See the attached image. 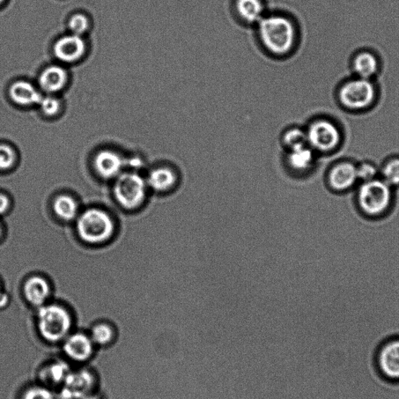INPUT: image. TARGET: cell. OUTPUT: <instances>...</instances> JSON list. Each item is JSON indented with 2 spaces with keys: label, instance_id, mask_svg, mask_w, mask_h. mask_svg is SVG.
I'll list each match as a JSON object with an SVG mask.
<instances>
[{
  "label": "cell",
  "instance_id": "cell-1",
  "mask_svg": "<svg viewBox=\"0 0 399 399\" xmlns=\"http://www.w3.org/2000/svg\"><path fill=\"white\" fill-rule=\"evenodd\" d=\"M256 27L262 47L272 56L286 57L297 49L299 30L290 17L280 13L265 14Z\"/></svg>",
  "mask_w": 399,
  "mask_h": 399
},
{
  "label": "cell",
  "instance_id": "cell-2",
  "mask_svg": "<svg viewBox=\"0 0 399 399\" xmlns=\"http://www.w3.org/2000/svg\"><path fill=\"white\" fill-rule=\"evenodd\" d=\"M379 99L380 88L376 80L352 75L342 80L336 90L337 104L352 114L369 112L378 105Z\"/></svg>",
  "mask_w": 399,
  "mask_h": 399
},
{
  "label": "cell",
  "instance_id": "cell-3",
  "mask_svg": "<svg viewBox=\"0 0 399 399\" xmlns=\"http://www.w3.org/2000/svg\"><path fill=\"white\" fill-rule=\"evenodd\" d=\"M354 199L362 216L379 219L388 215L395 202V189L379 178L359 183L354 190Z\"/></svg>",
  "mask_w": 399,
  "mask_h": 399
},
{
  "label": "cell",
  "instance_id": "cell-4",
  "mask_svg": "<svg viewBox=\"0 0 399 399\" xmlns=\"http://www.w3.org/2000/svg\"><path fill=\"white\" fill-rule=\"evenodd\" d=\"M305 130L307 144L319 156H331L342 150L345 131L335 118L317 116L308 123Z\"/></svg>",
  "mask_w": 399,
  "mask_h": 399
},
{
  "label": "cell",
  "instance_id": "cell-5",
  "mask_svg": "<svg viewBox=\"0 0 399 399\" xmlns=\"http://www.w3.org/2000/svg\"><path fill=\"white\" fill-rule=\"evenodd\" d=\"M37 326L43 340L49 343H63L71 333L73 320L68 310L57 305L39 307Z\"/></svg>",
  "mask_w": 399,
  "mask_h": 399
},
{
  "label": "cell",
  "instance_id": "cell-6",
  "mask_svg": "<svg viewBox=\"0 0 399 399\" xmlns=\"http://www.w3.org/2000/svg\"><path fill=\"white\" fill-rule=\"evenodd\" d=\"M79 236L90 243H99L108 240L114 233L113 221L105 211L88 209L81 215L77 223Z\"/></svg>",
  "mask_w": 399,
  "mask_h": 399
},
{
  "label": "cell",
  "instance_id": "cell-7",
  "mask_svg": "<svg viewBox=\"0 0 399 399\" xmlns=\"http://www.w3.org/2000/svg\"><path fill=\"white\" fill-rule=\"evenodd\" d=\"M328 188L337 194H345L357 187V161L351 158L336 159L331 162L324 174Z\"/></svg>",
  "mask_w": 399,
  "mask_h": 399
},
{
  "label": "cell",
  "instance_id": "cell-8",
  "mask_svg": "<svg viewBox=\"0 0 399 399\" xmlns=\"http://www.w3.org/2000/svg\"><path fill=\"white\" fill-rule=\"evenodd\" d=\"M147 182L135 173H123L118 176L115 183L114 195L116 201L125 209L137 208L145 201Z\"/></svg>",
  "mask_w": 399,
  "mask_h": 399
},
{
  "label": "cell",
  "instance_id": "cell-9",
  "mask_svg": "<svg viewBox=\"0 0 399 399\" xmlns=\"http://www.w3.org/2000/svg\"><path fill=\"white\" fill-rule=\"evenodd\" d=\"M376 366L383 379L399 381V337L388 339L379 346Z\"/></svg>",
  "mask_w": 399,
  "mask_h": 399
},
{
  "label": "cell",
  "instance_id": "cell-10",
  "mask_svg": "<svg viewBox=\"0 0 399 399\" xmlns=\"http://www.w3.org/2000/svg\"><path fill=\"white\" fill-rule=\"evenodd\" d=\"M352 75L369 80H376L382 70L379 54L371 49H360L350 59Z\"/></svg>",
  "mask_w": 399,
  "mask_h": 399
},
{
  "label": "cell",
  "instance_id": "cell-11",
  "mask_svg": "<svg viewBox=\"0 0 399 399\" xmlns=\"http://www.w3.org/2000/svg\"><path fill=\"white\" fill-rule=\"evenodd\" d=\"M94 344L90 335L83 332H71L63 341L66 357L76 363H85L93 356Z\"/></svg>",
  "mask_w": 399,
  "mask_h": 399
},
{
  "label": "cell",
  "instance_id": "cell-12",
  "mask_svg": "<svg viewBox=\"0 0 399 399\" xmlns=\"http://www.w3.org/2000/svg\"><path fill=\"white\" fill-rule=\"evenodd\" d=\"M86 51L87 43L83 36L71 33L59 39L54 47L55 57L65 63L78 62L85 56Z\"/></svg>",
  "mask_w": 399,
  "mask_h": 399
},
{
  "label": "cell",
  "instance_id": "cell-13",
  "mask_svg": "<svg viewBox=\"0 0 399 399\" xmlns=\"http://www.w3.org/2000/svg\"><path fill=\"white\" fill-rule=\"evenodd\" d=\"M94 378L90 372H70L63 384L61 399H80L92 394Z\"/></svg>",
  "mask_w": 399,
  "mask_h": 399
},
{
  "label": "cell",
  "instance_id": "cell-14",
  "mask_svg": "<svg viewBox=\"0 0 399 399\" xmlns=\"http://www.w3.org/2000/svg\"><path fill=\"white\" fill-rule=\"evenodd\" d=\"M69 80L68 72L60 65H51L44 69L39 77L40 90L47 94H55L64 90Z\"/></svg>",
  "mask_w": 399,
  "mask_h": 399
},
{
  "label": "cell",
  "instance_id": "cell-15",
  "mask_svg": "<svg viewBox=\"0 0 399 399\" xmlns=\"http://www.w3.org/2000/svg\"><path fill=\"white\" fill-rule=\"evenodd\" d=\"M319 155L307 143L287 150V164L297 173H309L314 168Z\"/></svg>",
  "mask_w": 399,
  "mask_h": 399
},
{
  "label": "cell",
  "instance_id": "cell-16",
  "mask_svg": "<svg viewBox=\"0 0 399 399\" xmlns=\"http://www.w3.org/2000/svg\"><path fill=\"white\" fill-rule=\"evenodd\" d=\"M96 171L105 179L119 176L125 166V160L113 151L104 150L96 155L94 161Z\"/></svg>",
  "mask_w": 399,
  "mask_h": 399
},
{
  "label": "cell",
  "instance_id": "cell-17",
  "mask_svg": "<svg viewBox=\"0 0 399 399\" xmlns=\"http://www.w3.org/2000/svg\"><path fill=\"white\" fill-rule=\"evenodd\" d=\"M9 94L11 99L20 106H38L43 96L38 87L25 80L14 82Z\"/></svg>",
  "mask_w": 399,
  "mask_h": 399
},
{
  "label": "cell",
  "instance_id": "cell-18",
  "mask_svg": "<svg viewBox=\"0 0 399 399\" xmlns=\"http://www.w3.org/2000/svg\"><path fill=\"white\" fill-rule=\"evenodd\" d=\"M235 10L243 23L254 26L266 14L262 0H236Z\"/></svg>",
  "mask_w": 399,
  "mask_h": 399
},
{
  "label": "cell",
  "instance_id": "cell-19",
  "mask_svg": "<svg viewBox=\"0 0 399 399\" xmlns=\"http://www.w3.org/2000/svg\"><path fill=\"white\" fill-rule=\"evenodd\" d=\"M24 293L29 304L39 308L46 305L49 298V286L45 278L32 277L25 283Z\"/></svg>",
  "mask_w": 399,
  "mask_h": 399
},
{
  "label": "cell",
  "instance_id": "cell-20",
  "mask_svg": "<svg viewBox=\"0 0 399 399\" xmlns=\"http://www.w3.org/2000/svg\"><path fill=\"white\" fill-rule=\"evenodd\" d=\"M178 180V176L172 168L162 166L154 168L147 177V185L155 191L171 190Z\"/></svg>",
  "mask_w": 399,
  "mask_h": 399
},
{
  "label": "cell",
  "instance_id": "cell-21",
  "mask_svg": "<svg viewBox=\"0 0 399 399\" xmlns=\"http://www.w3.org/2000/svg\"><path fill=\"white\" fill-rule=\"evenodd\" d=\"M70 372L69 366L65 362H53L42 369L41 379L43 382L47 383L45 386L47 387L51 384H54V386L62 384L63 386Z\"/></svg>",
  "mask_w": 399,
  "mask_h": 399
},
{
  "label": "cell",
  "instance_id": "cell-22",
  "mask_svg": "<svg viewBox=\"0 0 399 399\" xmlns=\"http://www.w3.org/2000/svg\"><path fill=\"white\" fill-rule=\"evenodd\" d=\"M380 177L394 189L399 188V154H391L380 164Z\"/></svg>",
  "mask_w": 399,
  "mask_h": 399
},
{
  "label": "cell",
  "instance_id": "cell-23",
  "mask_svg": "<svg viewBox=\"0 0 399 399\" xmlns=\"http://www.w3.org/2000/svg\"><path fill=\"white\" fill-rule=\"evenodd\" d=\"M54 209L56 215L65 221L73 220L78 216V204L70 196L58 197L55 200Z\"/></svg>",
  "mask_w": 399,
  "mask_h": 399
},
{
  "label": "cell",
  "instance_id": "cell-24",
  "mask_svg": "<svg viewBox=\"0 0 399 399\" xmlns=\"http://www.w3.org/2000/svg\"><path fill=\"white\" fill-rule=\"evenodd\" d=\"M90 336L95 346H106L113 341L115 331L109 324L99 323L94 325Z\"/></svg>",
  "mask_w": 399,
  "mask_h": 399
},
{
  "label": "cell",
  "instance_id": "cell-25",
  "mask_svg": "<svg viewBox=\"0 0 399 399\" xmlns=\"http://www.w3.org/2000/svg\"><path fill=\"white\" fill-rule=\"evenodd\" d=\"M359 183L372 180L380 177V166L372 159L357 161Z\"/></svg>",
  "mask_w": 399,
  "mask_h": 399
},
{
  "label": "cell",
  "instance_id": "cell-26",
  "mask_svg": "<svg viewBox=\"0 0 399 399\" xmlns=\"http://www.w3.org/2000/svg\"><path fill=\"white\" fill-rule=\"evenodd\" d=\"M282 143L286 150L295 146L307 143L305 128L293 127L286 130L282 135Z\"/></svg>",
  "mask_w": 399,
  "mask_h": 399
},
{
  "label": "cell",
  "instance_id": "cell-27",
  "mask_svg": "<svg viewBox=\"0 0 399 399\" xmlns=\"http://www.w3.org/2000/svg\"><path fill=\"white\" fill-rule=\"evenodd\" d=\"M38 106L44 115L54 117L61 113L63 103L54 94H47L46 96H42Z\"/></svg>",
  "mask_w": 399,
  "mask_h": 399
},
{
  "label": "cell",
  "instance_id": "cell-28",
  "mask_svg": "<svg viewBox=\"0 0 399 399\" xmlns=\"http://www.w3.org/2000/svg\"><path fill=\"white\" fill-rule=\"evenodd\" d=\"M71 34L83 36L90 28V21L85 14L77 13L73 16L68 23Z\"/></svg>",
  "mask_w": 399,
  "mask_h": 399
},
{
  "label": "cell",
  "instance_id": "cell-29",
  "mask_svg": "<svg viewBox=\"0 0 399 399\" xmlns=\"http://www.w3.org/2000/svg\"><path fill=\"white\" fill-rule=\"evenodd\" d=\"M21 399H58L49 387L40 384L27 388Z\"/></svg>",
  "mask_w": 399,
  "mask_h": 399
},
{
  "label": "cell",
  "instance_id": "cell-30",
  "mask_svg": "<svg viewBox=\"0 0 399 399\" xmlns=\"http://www.w3.org/2000/svg\"><path fill=\"white\" fill-rule=\"evenodd\" d=\"M16 154L11 147L0 145V170L8 169L16 164Z\"/></svg>",
  "mask_w": 399,
  "mask_h": 399
},
{
  "label": "cell",
  "instance_id": "cell-31",
  "mask_svg": "<svg viewBox=\"0 0 399 399\" xmlns=\"http://www.w3.org/2000/svg\"><path fill=\"white\" fill-rule=\"evenodd\" d=\"M10 200L6 195L0 194V215H3L10 208Z\"/></svg>",
  "mask_w": 399,
  "mask_h": 399
},
{
  "label": "cell",
  "instance_id": "cell-32",
  "mask_svg": "<svg viewBox=\"0 0 399 399\" xmlns=\"http://www.w3.org/2000/svg\"><path fill=\"white\" fill-rule=\"evenodd\" d=\"M127 164L131 168H139L142 167L143 162L140 158H132L128 161H125V165Z\"/></svg>",
  "mask_w": 399,
  "mask_h": 399
},
{
  "label": "cell",
  "instance_id": "cell-33",
  "mask_svg": "<svg viewBox=\"0 0 399 399\" xmlns=\"http://www.w3.org/2000/svg\"><path fill=\"white\" fill-rule=\"evenodd\" d=\"M9 302V297L7 294L0 292V309L4 308Z\"/></svg>",
  "mask_w": 399,
  "mask_h": 399
},
{
  "label": "cell",
  "instance_id": "cell-34",
  "mask_svg": "<svg viewBox=\"0 0 399 399\" xmlns=\"http://www.w3.org/2000/svg\"><path fill=\"white\" fill-rule=\"evenodd\" d=\"M80 399H99L97 396H95L92 394H90L84 396L83 398H81Z\"/></svg>",
  "mask_w": 399,
  "mask_h": 399
},
{
  "label": "cell",
  "instance_id": "cell-35",
  "mask_svg": "<svg viewBox=\"0 0 399 399\" xmlns=\"http://www.w3.org/2000/svg\"><path fill=\"white\" fill-rule=\"evenodd\" d=\"M1 234H2V228L1 226H0V236H1Z\"/></svg>",
  "mask_w": 399,
  "mask_h": 399
},
{
  "label": "cell",
  "instance_id": "cell-36",
  "mask_svg": "<svg viewBox=\"0 0 399 399\" xmlns=\"http://www.w3.org/2000/svg\"><path fill=\"white\" fill-rule=\"evenodd\" d=\"M4 0H0V4H2L4 3Z\"/></svg>",
  "mask_w": 399,
  "mask_h": 399
},
{
  "label": "cell",
  "instance_id": "cell-37",
  "mask_svg": "<svg viewBox=\"0 0 399 399\" xmlns=\"http://www.w3.org/2000/svg\"><path fill=\"white\" fill-rule=\"evenodd\" d=\"M330 194H331V193H330ZM329 196H330V195H329ZM328 202H329V200H328ZM327 206H328V203H327ZM326 212H327V209H326Z\"/></svg>",
  "mask_w": 399,
  "mask_h": 399
}]
</instances>
